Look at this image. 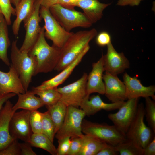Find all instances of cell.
<instances>
[{
  "label": "cell",
  "instance_id": "cell-1",
  "mask_svg": "<svg viewBox=\"0 0 155 155\" xmlns=\"http://www.w3.org/2000/svg\"><path fill=\"white\" fill-rule=\"evenodd\" d=\"M44 26L38 39L28 52L36 63L34 75L39 73H48L54 70L59 60L60 49L47 42Z\"/></svg>",
  "mask_w": 155,
  "mask_h": 155
},
{
  "label": "cell",
  "instance_id": "cell-2",
  "mask_svg": "<svg viewBox=\"0 0 155 155\" xmlns=\"http://www.w3.org/2000/svg\"><path fill=\"white\" fill-rule=\"evenodd\" d=\"M97 34L94 28L73 32L60 49L59 60L54 70L61 71L70 64L89 45L90 42Z\"/></svg>",
  "mask_w": 155,
  "mask_h": 155
},
{
  "label": "cell",
  "instance_id": "cell-3",
  "mask_svg": "<svg viewBox=\"0 0 155 155\" xmlns=\"http://www.w3.org/2000/svg\"><path fill=\"white\" fill-rule=\"evenodd\" d=\"M10 56L11 64L18 73L26 92L28 90L32 77L34 76L35 61L29 55L28 52L20 50L16 40L12 43Z\"/></svg>",
  "mask_w": 155,
  "mask_h": 155
},
{
  "label": "cell",
  "instance_id": "cell-4",
  "mask_svg": "<svg viewBox=\"0 0 155 155\" xmlns=\"http://www.w3.org/2000/svg\"><path fill=\"white\" fill-rule=\"evenodd\" d=\"M82 131L84 134L95 137L107 144L115 146L127 140L126 135L115 125L87 120L82 121Z\"/></svg>",
  "mask_w": 155,
  "mask_h": 155
},
{
  "label": "cell",
  "instance_id": "cell-5",
  "mask_svg": "<svg viewBox=\"0 0 155 155\" xmlns=\"http://www.w3.org/2000/svg\"><path fill=\"white\" fill-rule=\"evenodd\" d=\"M49 10L61 25L69 32L76 27L89 28L93 24L84 13L65 8L58 3L51 6Z\"/></svg>",
  "mask_w": 155,
  "mask_h": 155
},
{
  "label": "cell",
  "instance_id": "cell-6",
  "mask_svg": "<svg viewBox=\"0 0 155 155\" xmlns=\"http://www.w3.org/2000/svg\"><path fill=\"white\" fill-rule=\"evenodd\" d=\"M40 14L44 21L45 37L51 41L53 45L61 49L73 32L65 30L53 16L49 9L41 6Z\"/></svg>",
  "mask_w": 155,
  "mask_h": 155
},
{
  "label": "cell",
  "instance_id": "cell-7",
  "mask_svg": "<svg viewBox=\"0 0 155 155\" xmlns=\"http://www.w3.org/2000/svg\"><path fill=\"white\" fill-rule=\"evenodd\" d=\"M144 116V107L141 103L138 104L136 115L126 134L127 139L134 141L143 148L152 140L154 133L145 123Z\"/></svg>",
  "mask_w": 155,
  "mask_h": 155
},
{
  "label": "cell",
  "instance_id": "cell-8",
  "mask_svg": "<svg viewBox=\"0 0 155 155\" xmlns=\"http://www.w3.org/2000/svg\"><path fill=\"white\" fill-rule=\"evenodd\" d=\"M88 75L84 73L75 82L63 87L57 88L61 95L60 100L67 107H80L87 95L86 83Z\"/></svg>",
  "mask_w": 155,
  "mask_h": 155
},
{
  "label": "cell",
  "instance_id": "cell-9",
  "mask_svg": "<svg viewBox=\"0 0 155 155\" xmlns=\"http://www.w3.org/2000/svg\"><path fill=\"white\" fill-rule=\"evenodd\" d=\"M85 116L82 109L72 106H67L63 123L55 134L56 138L59 140L68 137L80 136L83 134L82 125Z\"/></svg>",
  "mask_w": 155,
  "mask_h": 155
},
{
  "label": "cell",
  "instance_id": "cell-10",
  "mask_svg": "<svg viewBox=\"0 0 155 155\" xmlns=\"http://www.w3.org/2000/svg\"><path fill=\"white\" fill-rule=\"evenodd\" d=\"M139 100V98L128 99L117 112L108 115V118L114 125L125 135L136 115Z\"/></svg>",
  "mask_w": 155,
  "mask_h": 155
},
{
  "label": "cell",
  "instance_id": "cell-11",
  "mask_svg": "<svg viewBox=\"0 0 155 155\" xmlns=\"http://www.w3.org/2000/svg\"><path fill=\"white\" fill-rule=\"evenodd\" d=\"M40 0H36L32 13L23 21L26 34L23 44L20 49L21 51L28 53L38 38L42 28L40 25L41 18L40 14Z\"/></svg>",
  "mask_w": 155,
  "mask_h": 155
},
{
  "label": "cell",
  "instance_id": "cell-12",
  "mask_svg": "<svg viewBox=\"0 0 155 155\" xmlns=\"http://www.w3.org/2000/svg\"><path fill=\"white\" fill-rule=\"evenodd\" d=\"M31 111L23 110L14 113L9 124V131L14 139L28 142L33 133L30 122Z\"/></svg>",
  "mask_w": 155,
  "mask_h": 155
},
{
  "label": "cell",
  "instance_id": "cell-13",
  "mask_svg": "<svg viewBox=\"0 0 155 155\" xmlns=\"http://www.w3.org/2000/svg\"><path fill=\"white\" fill-rule=\"evenodd\" d=\"M107 46L106 53L103 55L104 67L105 72L117 75L129 68V61L123 53L118 52L111 42Z\"/></svg>",
  "mask_w": 155,
  "mask_h": 155
},
{
  "label": "cell",
  "instance_id": "cell-14",
  "mask_svg": "<svg viewBox=\"0 0 155 155\" xmlns=\"http://www.w3.org/2000/svg\"><path fill=\"white\" fill-rule=\"evenodd\" d=\"M123 78V82L125 86L126 95L127 99L151 97L153 100H155L154 85L144 86L137 77H131L126 72L124 74Z\"/></svg>",
  "mask_w": 155,
  "mask_h": 155
},
{
  "label": "cell",
  "instance_id": "cell-15",
  "mask_svg": "<svg viewBox=\"0 0 155 155\" xmlns=\"http://www.w3.org/2000/svg\"><path fill=\"white\" fill-rule=\"evenodd\" d=\"M106 97L112 103L125 101L127 100L126 95L125 86L117 75L105 72L103 75Z\"/></svg>",
  "mask_w": 155,
  "mask_h": 155
},
{
  "label": "cell",
  "instance_id": "cell-16",
  "mask_svg": "<svg viewBox=\"0 0 155 155\" xmlns=\"http://www.w3.org/2000/svg\"><path fill=\"white\" fill-rule=\"evenodd\" d=\"M104 71L103 55L96 62L92 65V69L88 76L86 83L87 95L89 96L92 93H97L104 94L105 87L103 81V72Z\"/></svg>",
  "mask_w": 155,
  "mask_h": 155
},
{
  "label": "cell",
  "instance_id": "cell-17",
  "mask_svg": "<svg viewBox=\"0 0 155 155\" xmlns=\"http://www.w3.org/2000/svg\"><path fill=\"white\" fill-rule=\"evenodd\" d=\"M25 92L18 73L11 64L8 72L0 70V94L14 93L17 95Z\"/></svg>",
  "mask_w": 155,
  "mask_h": 155
},
{
  "label": "cell",
  "instance_id": "cell-18",
  "mask_svg": "<svg viewBox=\"0 0 155 155\" xmlns=\"http://www.w3.org/2000/svg\"><path fill=\"white\" fill-rule=\"evenodd\" d=\"M90 48L89 45L87 46L72 63L61 71V72L59 74L50 79L44 81L40 85L33 87L32 89L42 90L57 88L69 77L75 67L81 62Z\"/></svg>",
  "mask_w": 155,
  "mask_h": 155
},
{
  "label": "cell",
  "instance_id": "cell-19",
  "mask_svg": "<svg viewBox=\"0 0 155 155\" xmlns=\"http://www.w3.org/2000/svg\"><path fill=\"white\" fill-rule=\"evenodd\" d=\"M13 104L7 100L0 114V150L8 145L14 139L11 135L9 129L11 118L16 112L13 109Z\"/></svg>",
  "mask_w": 155,
  "mask_h": 155
},
{
  "label": "cell",
  "instance_id": "cell-20",
  "mask_svg": "<svg viewBox=\"0 0 155 155\" xmlns=\"http://www.w3.org/2000/svg\"><path fill=\"white\" fill-rule=\"evenodd\" d=\"M125 101L107 103L104 102L99 95H93L86 98L80 107L88 116L94 115L102 110L111 111L119 109Z\"/></svg>",
  "mask_w": 155,
  "mask_h": 155
},
{
  "label": "cell",
  "instance_id": "cell-21",
  "mask_svg": "<svg viewBox=\"0 0 155 155\" xmlns=\"http://www.w3.org/2000/svg\"><path fill=\"white\" fill-rule=\"evenodd\" d=\"M111 3H101L98 0H78L76 6L81 8L84 13L92 23H96L103 16L104 10Z\"/></svg>",
  "mask_w": 155,
  "mask_h": 155
},
{
  "label": "cell",
  "instance_id": "cell-22",
  "mask_svg": "<svg viewBox=\"0 0 155 155\" xmlns=\"http://www.w3.org/2000/svg\"><path fill=\"white\" fill-rule=\"evenodd\" d=\"M17 95L18 100L13 107V109L16 111L19 109L30 111L37 110L44 105L40 98L35 96L32 90H27L24 93Z\"/></svg>",
  "mask_w": 155,
  "mask_h": 155
},
{
  "label": "cell",
  "instance_id": "cell-23",
  "mask_svg": "<svg viewBox=\"0 0 155 155\" xmlns=\"http://www.w3.org/2000/svg\"><path fill=\"white\" fill-rule=\"evenodd\" d=\"M36 0H21L15 7L16 18L12 25L13 34L17 36L22 22L29 17L33 11Z\"/></svg>",
  "mask_w": 155,
  "mask_h": 155
},
{
  "label": "cell",
  "instance_id": "cell-24",
  "mask_svg": "<svg viewBox=\"0 0 155 155\" xmlns=\"http://www.w3.org/2000/svg\"><path fill=\"white\" fill-rule=\"evenodd\" d=\"M82 145L78 155H96L107 144L92 136L82 134Z\"/></svg>",
  "mask_w": 155,
  "mask_h": 155
},
{
  "label": "cell",
  "instance_id": "cell-25",
  "mask_svg": "<svg viewBox=\"0 0 155 155\" xmlns=\"http://www.w3.org/2000/svg\"><path fill=\"white\" fill-rule=\"evenodd\" d=\"M8 25L3 15L0 22V59L6 65L10 63L7 56L8 49L11 45Z\"/></svg>",
  "mask_w": 155,
  "mask_h": 155
},
{
  "label": "cell",
  "instance_id": "cell-26",
  "mask_svg": "<svg viewBox=\"0 0 155 155\" xmlns=\"http://www.w3.org/2000/svg\"><path fill=\"white\" fill-rule=\"evenodd\" d=\"M46 107L47 111L54 123L56 134L63 123L66 113L67 106L60 100L55 104Z\"/></svg>",
  "mask_w": 155,
  "mask_h": 155
},
{
  "label": "cell",
  "instance_id": "cell-27",
  "mask_svg": "<svg viewBox=\"0 0 155 155\" xmlns=\"http://www.w3.org/2000/svg\"><path fill=\"white\" fill-rule=\"evenodd\" d=\"M28 143L32 147L44 149L52 155H57V150L52 142L41 133H33Z\"/></svg>",
  "mask_w": 155,
  "mask_h": 155
},
{
  "label": "cell",
  "instance_id": "cell-28",
  "mask_svg": "<svg viewBox=\"0 0 155 155\" xmlns=\"http://www.w3.org/2000/svg\"><path fill=\"white\" fill-rule=\"evenodd\" d=\"M115 147L120 155H143V148L131 140L127 139Z\"/></svg>",
  "mask_w": 155,
  "mask_h": 155
},
{
  "label": "cell",
  "instance_id": "cell-29",
  "mask_svg": "<svg viewBox=\"0 0 155 155\" xmlns=\"http://www.w3.org/2000/svg\"><path fill=\"white\" fill-rule=\"evenodd\" d=\"M56 88L42 90L32 89V90L39 96L44 105L48 106L53 105L60 100L61 94Z\"/></svg>",
  "mask_w": 155,
  "mask_h": 155
},
{
  "label": "cell",
  "instance_id": "cell-30",
  "mask_svg": "<svg viewBox=\"0 0 155 155\" xmlns=\"http://www.w3.org/2000/svg\"><path fill=\"white\" fill-rule=\"evenodd\" d=\"M145 116L148 124L154 133H155V102L150 97L145 98Z\"/></svg>",
  "mask_w": 155,
  "mask_h": 155
},
{
  "label": "cell",
  "instance_id": "cell-31",
  "mask_svg": "<svg viewBox=\"0 0 155 155\" xmlns=\"http://www.w3.org/2000/svg\"><path fill=\"white\" fill-rule=\"evenodd\" d=\"M42 133L53 142L55 135L54 123L47 111L42 113Z\"/></svg>",
  "mask_w": 155,
  "mask_h": 155
},
{
  "label": "cell",
  "instance_id": "cell-32",
  "mask_svg": "<svg viewBox=\"0 0 155 155\" xmlns=\"http://www.w3.org/2000/svg\"><path fill=\"white\" fill-rule=\"evenodd\" d=\"M42 113L37 110L31 111L30 122L33 133H42Z\"/></svg>",
  "mask_w": 155,
  "mask_h": 155
},
{
  "label": "cell",
  "instance_id": "cell-33",
  "mask_svg": "<svg viewBox=\"0 0 155 155\" xmlns=\"http://www.w3.org/2000/svg\"><path fill=\"white\" fill-rule=\"evenodd\" d=\"M2 13L8 25L11 24V16H16L15 8L12 7L9 0H0Z\"/></svg>",
  "mask_w": 155,
  "mask_h": 155
},
{
  "label": "cell",
  "instance_id": "cell-34",
  "mask_svg": "<svg viewBox=\"0 0 155 155\" xmlns=\"http://www.w3.org/2000/svg\"><path fill=\"white\" fill-rule=\"evenodd\" d=\"M0 155H20L19 143L14 139L8 145L0 150Z\"/></svg>",
  "mask_w": 155,
  "mask_h": 155
},
{
  "label": "cell",
  "instance_id": "cell-35",
  "mask_svg": "<svg viewBox=\"0 0 155 155\" xmlns=\"http://www.w3.org/2000/svg\"><path fill=\"white\" fill-rule=\"evenodd\" d=\"M71 142L67 155H78L80 150L82 140L80 136L70 137Z\"/></svg>",
  "mask_w": 155,
  "mask_h": 155
},
{
  "label": "cell",
  "instance_id": "cell-36",
  "mask_svg": "<svg viewBox=\"0 0 155 155\" xmlns=\"http://www.w3.org/2000/svg\"><path fill=\"white\" fill-rule=\"evenodd\" d=\"M58 141V146L57 149V155H67L71 142L70 137H66Z\"/></svg>",
  "mask_w": 155,
  "mask_h": 155
},
{
  "label": "cell",
  "instance_id": "cell-37",
  "mask_svg": "<svg viewBox=\"0 0 155 155\" xmlns=\"http://www.w3.org/2000/svg\"><path fill=\"white\" fill-rule=\"evenodd\" d=\"M96 44L100 46H107L111 42V37L109 34L103 31L96 35Z\"/></svg>",
  "mask_w": 155,
  "mask_h": 155
},
{
  "label": "cell",
  "instance_id": "cell-38",
  "mask_svg": "<svg viewBox=\"0 0 155 155\" xmlns=\"http://www.w3.org/2000/svg\"><path fill=\"white\" fill-rule=\"evenodd\" d=\"M21 155H36V153L33 150L32 146L28 142L19 143Z\"/></svg>",
  "mask_w": 155,
  "mask_h": 155
},
{
  "label": "cell",
  "instance_id": "cell-39",
  "mask_svg": "<svg viewBox=\"0 0 155 155\" xmlns=\"http://www.w3.org/2000/svg\"><path fill=\"white\" fill-rule=\"evenodd\" d=\"M118 154L115 150V146L107 144L96 155H117Z\"/></svg>",
  "mask_w": 155,
  "mask_h": 155
},
{
  "label": "cell",
  "instance_id": "cell-40",
  "mask_svg": "<svg viewBox=\"0 0 155 155\" xmlns=\"http://www.w3.org/2000/svg\"><path fill=\"white\" fill-rule=\"evenodd\" d=\"M155 155V137L143 148V155Z\"/></svg>",
  "mask_w": 155,
  "mask_h": 155
},
{
  "label": "cell",
  "instance_id": "cell-41",
  "mask_svg": "<svg viewBox=\"0 0 155 155\" xmlns=\"http://www.w3.org/2000/svg\"><path fill=\"white\" fill-rule=\"evenodd\" d=\"M144 0H118L117 5L119 6H138L141 2Z\"/></svg>",
  "mask_w": 155,
  "mask_h": 155
},
{
  "label": "cell",
  "instance_id": "cell-42",
  "mask_svg": "<svg viewBox=\"0 0 155 155\" xmlns=\"http://www.w3.org/2000/svg\"><path fill=\"white\" fill-rule=\"evenodd\" d=\"M78 0H59L58 3L67 9H74Z\"/></svg>",
  "mask_w": 155,
  "mask_h": 155
},
{
  "label": "cell",
  "instance_id": "cell-43",
  "mask_svg": "<svg viewBox=\"0 0 155 155\" xmlns=\"http://www.w3.org/2000/svg\"><path fill=\"white\" fill-rule=\"evenodd\" d=\"M16 95L14 93L0 94V114L3 104L7 100L14 97Z\"/></svg>",
  "mask_w": 155,
  "mask_h": 155
},
{
  "label": "cell",
  "instance_id": "cell-44",
  "mask_svg": "<svg viewBox=\"0 0 155 155\" xmlns=\"http://www.w3.org/2000/svg\"><path fill=\"white\" fill-rule=\"evenodd\" d=\"M41 6L49 9L53 5L57 4L59 0H39Z\"/></svg>",
  "mask_w": 155,
  "mask_h": 155
},
{
  "label": "cell",
  "instance_id": "cell-45",
  "mask_svg": "<svg viewBox=\"0 0 155 155\" xmlns=\"http://www.w3.org/2000/svg\"><path fill=\"white\" fill-rule=\"evenodd\" d=\"M11 3L16 7L21 0H9Z\"/></svg>",
  "mask_w": 155,
  "mask_h": 155
},
{
  "label": "cell",
  "instance_id": "cell-46",
  "mask_svg": "<svg viewBox=\"0 0 155 155\" xmlns=\"http://www.w3.org/2000/svg\"><path fill=\"white\" fill-rule=\"evenodd\" d=\"M2 15H3V14L2 13V10H1V9L0 6V22L1 20V17H2Z\"/></svg>",
  "mask_w": 155,
  "mask_h": 155
}]
</instances>
